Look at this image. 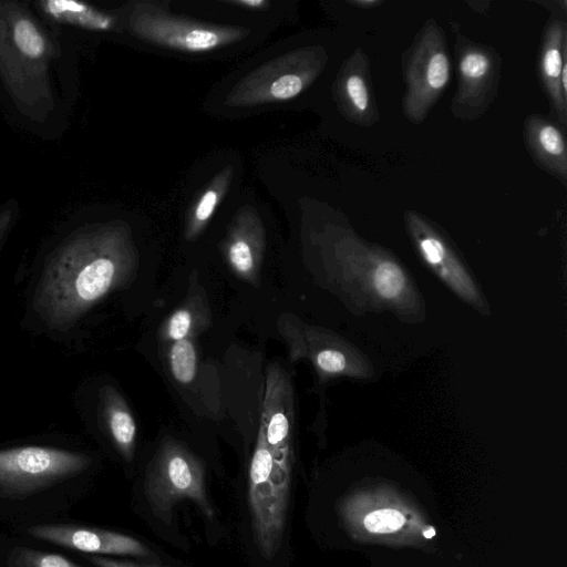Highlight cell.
<instances>
[{
	"instance_id": "cb8c5ba5",
	"label": "cell",
	"mask_w": 567,
	"mask_h": 567,
	"mask_svg": "<svg viewBox=\"0 0 567 567\" xmlns=\"http://www.w3.org/2000/svg\"><path fill=\"white\" fill-rule=\"evenodd\" d=\"M217 193L215 190H207L200 198L196 209H195V220L196 224L188 233V236L192 237L197 234L199 229V224L205 223L212 216L215 210L217 204Z\"/></svg>"
},
{
	"instance_id": "d4e9b609",
	"label": "cell",
	"mask_w": 567,
	"mask_h": 567,
	"mask_svg": "<svg viewBox=\"0 0 567 567\" xmlns=\"http://www.w3.org/2000/svg\"><path fill=\"white\" fill-rule=\"evenodd\" d=\"M89 560L96 567H161L155 565H141L127 560L113 559L110 557L93 555Z\"/></svg>"
},
{
	"instance_id": "ac0fdd59",
	"label": "cell",
	"mask_w": 567,
	"mask_h": 567,
	"mask_svg": "<svg viewBox=\"0 0 567 567\" xmlns=\"http://www.w3.org/2000/svg\"><path fill=\"white\" fill-rule=\"evenodd\" d=\"M41 10L51 19L90 30H107L113 19L96 9L78 1L49 0L41 1Z\"/></svg>"
},
{
	"instance_id": "ffe728a7",
	"label": "cell",
	"mask_w": 567,
	"mask_h": 567,
	"mask_svg": "<svg viewBox=\"0 0 567 567\" xmlns=\"http://www.w3.org/2000/svg\"><path fill=\"white\" fill-rule=\"evenodd\" d=\"M164 359L173 379L179 384H189L198 369L196 339H182L166 343Z\"/></svg>"
},
{
	"instance_id": "7c38bea8",
	"label": "cell",
	"mask_w": 567,
	"mask_h": 567,
	"mask_svg": "<svg viewBox=\"0 0 567 567\" xmlns=\"http://www.w3.org/2000/svg\"><path fill=\"white\" fill-rule=\"evenodd\" d=\"M336 99L342 115L352 124L371 127L380 121L367 52L357 48L337 78Z\"/></svg>"
},
{
	"instance_id": "603a6c76",
	"label": "cell",
	"mask_w": 567,
	"mask_h": 567,
	"mask_svg": "<svg viewBox=\"0 0 567 567\" xmlns=\"http://www.w3.org/2000/svg\"><path fill=\"white\" fill-rule=\"evenodd\" d=\"M303 81L296 74L278 78L270 86V94L276 100H288L298 95L303 89Z\"/></svg>"
},
{
	"instance_id": "7402d4cb",
	"label": "cell",
	"mask_w": 567,
	"mask_h": 567,
	"mask_svg": "<svg viewBox=\"0 0 567 567\" xmlns=\"http://www.w3.org/2000/svg\"><path fill=\"white\" fill-rule=\"evenodd\" d=\"M404 515L394 508H382L369 513L364 519L363 525L368 532L373 534H390L394 533L404 525Z\"/></svg>"
},
{
	"instance_id": "4fadbf2b",
	"label": "cell",
	"mask_w": 567,
	"mask_h": 567,
	"mask_svg": "<svg viewBox=\"0 0 567 567\" xmlns=\"http://www.w3.org/2000/svg\"><path fill=\"white\" fill-rule=\"evenodd\" d=\"M565 131L543 114H528L523 122L526 151L538 168L567 186V143Z\"/></svg>"
},
{
	"instance_id": "4316f807",
	"label": "cell",
	"mask_w": 567,
	"mask_h": 567,
	"mask_svg": "<svg viewBox=\"0 0 567 567\" xmlns=\"http://www.w3.org/2000/svg\"><path fill=\"white\" fill-rule=\"evenodd\" d=\"M12 221V212L10 209H6L0 212V240L8 230L10 224Z\"/></svg>"
},
{
	"instance_id": "44dd1931",
	"label": "cell",
	"mask_w": 567,
	"mask_h": 567,
	"mask_svg": "<svg viewBox=\"0 0 567 567\" xmlns=\"http://www.w3.org/2000/svg\"><path fill=\"white\" fill-rule=\"evenodd\" d=\"M10 567H81L66 557L35 550L32 548H16L9 559Z\"/></svg>"
},
{
	"instance_id": "5bb4252c",
	"label": "cell",
	"mask_w": 567,
	"mask_h": 567,
	"mask_svg": "<svg viewBox=\"0 0 567 567\" xmlns=\"http://www.w3.org/2000/svg\"><path fill=\"white\" fill-rule=\"evenodd\" d=\"M212 323L213 315L206 290L197 270H193L186 296L161 324L158 340L166 344L182 339H196Z\"/></svg>"
},
{
	"instance_id": "ba28073f",
	"label": "cell",
	"mask_w": 567,
	"mask_h": 567,
	"mask_svg": "<svg viewBox=\"0 0 567 567\" xmlns=\"http://www.w3.org/2000/svg\"><path fill=\"white\" fill-rule=\"evenodd\" d=\"M277 330L287 346L290 361H310L322 378L343 374L349 358L337 340L323 330L309 326L292 313H282Z\"/></svg>"
},
{
	"instance_id": "52a82bcc",
	"label": "cell",
	"mask_w": 567,
	"mask_h": 567,
	"mask_svg": "<svg viewBox=\"0 0 567 567\" xmlns=\"http://www.w3.org/2000/svg\"><path fill=\"white\" fill-rule=\"evenodd\" d=\"M406 231L424 262L457 295L475 302L476 287L455 255L450 241L436 225L415 209L403 214Z\"/></svg>"
},
{
	"instance_id": "7a4b0ae2",
	"label": "cell",
	"mask_w": 567,
	"mask_h": 567,
	"mask_svg": "<svg viewBox=\"0 0 567 567\" xmlns=\"http://www.w3.org/2000/svg\"><path fill=\"white\" fill-rule=\"evenodd\" d=\"M51 55L52 47L37 21L19 4L0 2V71L20 103L34 107L50 99Z\"/></svg>"
},
{
	"instance_id": "83f0119b",
	"label": "cell",
	"mask_w": 567,
	"mask_h": 567,
	"mask_svg": "<svg viewBox=\"0 0 567 567\" xmlns=\"http://www.w3.org/2000/svg\"><path fill=\"white\" fill-rule=\"evenodd\" d=\"M234 3L246 6V7H252L255 9L262 8L267 4L266 1L262 0H241V1H234Z\"/></svg>"
},
{
	"instance_id": "8fae6325",
	"label": "cell",
	"mask_w": 567,
	"mask_h": 567,
	"mask_svg": "<svg viewBox=\"0 0 567 567\" xmlns=\"http://www.w3.org/2000/svg\"><path fill=\"white\" fill-rule=\"evenodd\" d=\"M566 64V12L554 10L542 33L537 56V75L555 121L564 130L567 127V94L561 89L560 74Z\"/></svg>"
},
{
	"instance_id": "8992f818",
	"label": "cell",
	"mask_w": 567,
	"mask_h": 567,
	"mask_svg": "<svg viewBox=\"0 0 567 567\" xmlns=\"http://www.w3.org/2000/svg\"><path fill=\"white\" fill-rule=\"evenodd\" d=\"M91 458L81 453L47 446L0 451V493H33L83 472Z\"/></svg>"
},
{
	"instance_id": "9a60e30c",
	"label": "cell",
	"mask_w": 567,
	"mask_h": 567,
	"mask_svg": "<svg viewBox=\"0 0 567 567\" xmlns=\"http://www.w3.org/2000/svg\"><path fill=\"white\" fill-rule=\"evenodd\" d=\"M99 399L102 420L111 441L120 455L131 462L136 446L137 426L127 402L110 384L100 389Z\"/></svg>"
},
{
	"instance_id": "3957f363",
	"label": "cell",
	"mask_w": 567,
	"mask_h": 567,
	"mask_svg": "<svg viewBox=\"0 0 567 567\" xmlns=\"http://www.w3.org/2000/svg\"><path fill=\"white\" fill-rule=\"evenodd\" d=\"M401 66L402 112L409 122L420 125L445 92L452 75L446 33L434 18L423 23L404 50Z\"/></svg>"
},
{
	"instance_id": "484cf974",
	"label": "cell",
	"mask_w": 567,
	"mask_h": 567,
	"mask_svg": "<svg viewBox=\"0 0 567 567\" xmlns=\"http://www.w3.org/2000/svg\"><path fill=\"white\" fill-rule=\"evenodd\" d=\"M349 4L359 9H374L383 4L384 0H348Z\"/></svg>"
},
{
	"instance_id": "277c9868",
	"label": "cell",
	"mask_w": 567,
	"mask_h": 567,
	"mask_svg": "<svg viewBox=\"0 0 567 567\" xmlns=\"http://www.w3.org/2000/svg\"><path fill=\"white\" fill-rule=\"evenodd\" d=\"M144 493L153 515L171 524L175 505L192 501L208 518L214 509L205 486V471L200 460L182 442L165 436L147 468Z\"/></svg>"
},
{
	"instance_id": "d6986e66",
	"label": "cell",
	"mask_w": 567,
	"mask_h": 567,
	"mask_svg": "<svg viewBox=\"0 0 567 567\" xmlns=\"http://www.w3.org/2000/svg\"><path fill=\"white\" fill-rule=\"evenodd\" d=\"M371 286L384 300H396L406 288V276L402 267L379 249L370 265Z\"/></svg>"
},
{
	"instance_id": "6da1fadb",
	"label": "cell",
	"mask_w": 567,
	"mask_h": 567,
	"mask_svg": "<svg viewBox=\"0 0 567 567\" xmlns=\"http://www.w3.org/2000/svg\"><path fill=\"white\" fill-rule=\"evenodd\" d=\"M137 268L136 252L120 229L78 230L50 257L33 309L52 330L68 331L107 295L130 287Z\"/></svg>"
},
{
	"instance_id": "5b68a950",
	"label": "cell",
	"mask_w": 567,
	"mask_h": 567,
	"mask_svg": "<svg viewBox=\"0 0 567 567\" xmlns=\"http://www.w3.org/2000/svg\"><path fill=\"white\" fill-rule=\"evenodd\" d=\"M453 25L456 90L451 113L461 121H475L497 97L503 61L495 48L474 41Z\"/></svg>"
},
{
	"instance_id": "f1b7e54d",
	"label": "cell",
	"mask_w": 567,
	"mask_h": 567,
	"mask_svg": "<svg viewBox=\"0 0 567 567\" xmlns=\"http://www.w3.org/2000/svg\"><path fill=\"white\" fill-rule=\"evenodd\" d=\"M422 534L425 538H432L435 535V528L432 526H426L423 528Z\"/></svg>"
},
{
	"instance_id": "2e32d148",
	"label": "cell",
	"mask_w": 567,
	"mask_h": 567,
	"mask_svg": "<svg viewBox=\"0 0 567 567\" xmlns=\"http://www.w3.org/2000/svg\"><path fill=\"white\" fill-rule=\"evenodd\" d=\"M148 39L185 51L213 50L226 40L225 32L196 28L173 21H152L140 27Z\"/></svg>"
},
{
	"instance_id": "e0dca14e",
	"label": "cell",
	"mask_w": 567,
	"mask_h": 567,
	"mask_svg": "<svg viewBox=\"0 0 567 567\" xmlns=\"http://www.w3.org/2000/svg\"><path fill=\"white\" fill-rule=\"evenodd\" d=\"M224 255L237 278L255 288L260 286L264 243L258 231L236 229L225 245Z\"/></svg>"
},
{
	"instance_id": "9c48e42d",
	"label": "cell",
	"mask_w": 567,
	"mask_h": 567,
	"mask_svg": "<svg viewBox=\"0 0 567 567\" xmlns=\"http://www.w3.org/2000/svg\"><path fill=\"white\" fill-rule=\"evenodd\" d=\"M295 396L289 373L271 363L266 370L260 420L272 454L293 456Z\"/></svg>"
},
{
	"instance_id": "30bf717a",
	"label": "cell",
	"mask_w": 567,
	"mask_h": 567,
	"mask_svg": "<svg viewBox=\"0 0 567 567\" xmlns=\"http://www.w3.org/2000/svg\"><path fill=\"white\" fill-rule=\"evenodd\" d=\"M33 538L69 549L94 554L148 558L153 553L138 539L113 530L63 524H39L28 528Z\"/></svg>"
}]
</instances>
